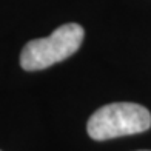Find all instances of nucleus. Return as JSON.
Wrapping results in <instances>:
<instances>
[{"label": "nucleus", "mask_w": 151, "mask_h": 151, "mask_svg": "<svg viewBox=\"0 0 151 151\" xmlns=\"http://www.w3.org/2000/svg\"><path fill=\"white\" fill-rule=\"evenodd\" d=\"M142 151H148V150H142Z\"/></svg>", "instance_id": "7ed1b4c3"}, {"label": "nucleus", "mask_w": 151, "mask_h": 151, "mask_svg": "<svg viewBox=\"0 0 151 151\" xmlns=\"http://www.w3.org/2000/svg\"><path fill=\"white\" fill-rule=\"evenodd\" d=\"M150 127L151 113L145 106L131 102H116L99 108L91 116L86 131L94 140H108L143 133Z\"/></svg>", "instance_id": "f257e3e1"}, {"label": "nucleus", "mask_w": 151, "mask_h": 151, "mask_svg": "<svg viewBox=\"0 0 151 151\" xmlns=\"http://www.w3.org/2000/svg\"><path fill=\"white\" fill-rule=\"evenodd\" d=\"M85 31L77 23H65L51 36L29 40L20 52L25 71H39L71 57L83 42Z\"/></svg>", "instance_id": "f03ea898"}]
</instances>
